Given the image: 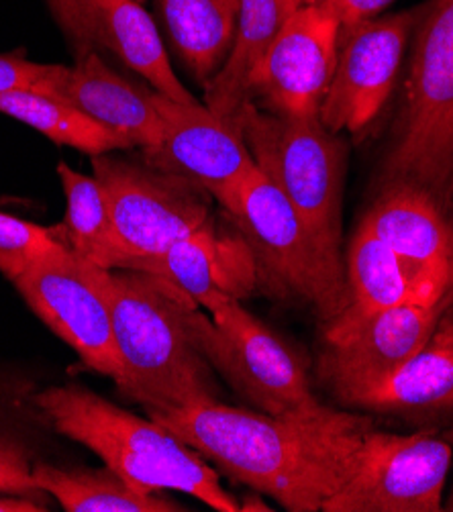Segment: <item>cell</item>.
<instances>
[{"instance_id": "18", "label": "cell", "mask_w": 453, "mask_h": 512, "mask_svg": "<svg viewBox=\"0 0 453 512\" xmlns=\"http://www.w3.org/2000/svg\"><path fill=\"white\" fill-rule=\"evenodd\" d=\"M49 94L121 135L131 149H149L162 139L164 121L156 90L127 82L94 51H82L72 68L58 66Z\"/></svg>"}, {"instance_id": "11", "label": "cell", "mask_w": 453, "mask_h": 512, "mask_svg": "<svg viewBox=\"0 0 453 512\" xmlns=\"http://www.w3.org/2000/svg\"><path fill=\"white\" fill-rule=\"evenodd\" d=\"M451 304L453 292L431 304L411 300L388 306L349 325H323V380L339 400L354 404L423 347Z\"/></svg>"}, {"instance_id": "22", "label": "cell", "mask_w": 453, "mask_h": 512, "mask_svg": "<svg viewBox=\"0 0 453 512\" xmlns=\"http://www.w3.org/2000/svg\"><path fill=\"white\" fill-rule=\"evenodd\" d=\"M345 282V309L323 325H349L388 309V306L411 300L421 302L396 253L364 219L347 247Z\"/></svg>"}, {"instance_id": "26", "label": "cell", "mask_w": 453, "mask_h": 512, "mask_svg": "<svg viewBox=\"0 0 453 512\" xmlns=\"http://www.w3.org/2000/svg\"><path fill=\"white\" fill-rule=\"evenodd\" d=\"M66 194L64 241L84 262L103 270H119L123 253L113 229L105 192L94 176L58 164Z\"/></svg>"}, {"instance_id": "9", "label": "cell", "mask_w": 453, "mask_h": 512, "mask_svg": "<svg viewBox=\"0 0 453 512\" xmlns=\"http://www.w3.org/2000/svg\"><path fill=\"white\" fill-rule=\"evenodd\" d=\"M451 466V445L437 427L411 435L372 429L323 512H439Z\"/></svg>"}, {"instance_id": "17", "label": "cell", "mask_w": 453, "mask_h": 512, "mask_svg": "<svg viewBox=\"0 0 453 512\" xmlns=\"http://www.w3.org/2000/svg\"><path fill=\"white\" fill-rule=\"evenodd\" d=\"M127 270L170 280L207 313L233 300L243 302L258 290L254 253L231 223L225 229L213 221L162 253L133 262Z\"/></svg>"}, {"instance_id": "21", "label": "cell", "mask_w": 453, "mask_h": 512, "mask_svg": "<svg viewBox=\"0 0 453 512\" xmlns=\"http://www.w3.org/2000/svg\"><path fill=\"white\" fill-rule=\"evenodd\" d=\"M284 0H241L237 29L221 70L205 84V105L217 117L237 123L249 102V80L266 56L282 21Z\"/></svg>"}, {"instance_id": "16", "label": "cell", "mask_w": 453, "mask_h": 512, "mask_svg": "<svg viewBox=\"0 0 453 512\" xmlns=\"http://www.w3.org/2000/svg\"><path fill=\"white\" fill-rule=\"evenodd\" d=\"M60 27L82 47L109 51L151 90L176 102H196L182 86L160 31L139 0H47Z\"/></svg>"}, {"instance_id": "23", "label": "cell", "mask_w": 453, "mask_h": 512, "mask_svg": "<svg viewBox=\"0 0 453 512\" xmlns=\"http://www.w3.org/2000/svg\"><path fill=\"white\" fill-rule=\"evenodd\" d=\"M156 5L182 64L205 86L227 60L241 0H156Z\"/></svg>"}, {"instance_id": "6", "label": "cell", "mask_w": 453, "mask_h": 512, "mask_svg": "<svg viewBox=\"0 0 453 512\" xmlns=\"http://www.w3.org/2000/svg\"><path fill=\"white\" fill-rule=\"evenodd\" d=\"M239 131L258 170L288 198L331 258L341 262L345 141L321 119H292L247 102Z\"/></svg>"}, {"instance_id": "14", "label": "cell", "mask_w": 453, "mask_h": 512, "mask_svg": "<svg viewBox=\"0 0 453 512\" xmlns=\"http://www.w3.org/2000/svg\"><path fill=\"white\" fill-rule=\"evenodd\" d=\"M164 129L158 145L141 151L143 162L188 178L211 192H229L258 166L237 123L211 113L205 102H176L154 94Z\"/></svg>"}, {"instance_id": "8", "label": "cell", "mask_w": 453, "mask_h": 512, "mask_svg": "<svg viewBox=\"0 0 453 512\" xmlns=\"http://www.w3.org/2000/svg\"><path fill=\"white\" fill-rule=\"evenodd\" d=\"M123 253L119 270L162 253L215 221V198L200 184L113 153L92 158Z\"/></svg>"}, {"instance_id": "29", "label": "cell", "mask_w": 453, "mask_h": 512, "mask_svg": "<svg viewBox=\"0 0 453 512\" xmlns=\"http://www.w3.org/2000/svg\"><path fill=\"white\" fill-rule=\"evenodd\" d=\"M390 3L394 0H323V5L341 21V27L374 19Z\"/></svg>"}, {"instance_id": "30", "label": "cell", "mask_w": 453, "mask_h": 512, "mask_svg": "<svg viewBox=\"0 0 453 512\" xmlns=\"http://www.w3.org/2000/svg\"><path fill=\"white\" fill-rule=\"evenodd\" d=\"M49 506L29 498L0 496V512H47Z\"/></svg>"}, {"instance_id": "33", "label": "cell", "mask_w": 453, "mask_h": 512, "mask_svg": "<svg viewBox=\"0 0 453 512\" xmlns=\"http://www.w3.org/2000/svg\"><path fill=\"white\" fill-rule=\"evenodd\" d=\"M139 3H145V0H139Z\"/></svg>"}, {"instance_id": "20", "label": "cell", "mask_w": 453, "mask_h": 512, "mask_svg": "<svg viewBox=\"0 0 453 512\" xmlns=\"http://www.w3.org/2000/svg\"><path fill=\"white\" fill-rule=\"evenodd\" d=\"M35 384L15 370L0 368V496L37 500L33 468L43 459L47 433L54 431L35 402Z\"/></svg>"}, {"instance_id": "31", "label": "cell", "mask_w": 453, "mask_h": 512, "mask_svg": "<svg viewBox=\"0 0 453 512\" xmlns=\"http://www.w3.org/2000/svg\"><path fill=\"white\" fill-rule=\"evenodd\" d=\"M437 431L443 435V439L451 445V451H453V419H451V421H447L441 429L437 427ZM443 510H453V488H451V494H449L447 502L443 504Z\"/></svg>"}, {"instance_id": "32", "label": "cell", "mask_w": 453, "mask_h": 512, "mask_svg": "<svg viewBox=\"0 0 453 512\" xmlns=\"http://www.w3.org/2000/svg\"><path fill=\"white\" fill-rule=\"evenodd\" d=\"M321 3H323V0H284L288 15L296 9H300V7H311V5H321Z\"/></svg>"}, {"instance_id": "2", "label": "cell", "mask_w": 453, "mask_h": 512, "mask_svg": "<svg viewBox=\"0 0 453 512\" xmlns=\"http://www.w3.org/2000/svg\"><path fill=\"white\" fill-rule=\"evenodd\" d=\"M107 300L121 374L117 390L147 415L219 400L217 372L194 335L200 306L170 280L94 266Z\"/></svg>"}, {"instance_id": "25", "label": "cell", "mask_w": 453, "mask_h": 512, "mask_svg": "<svg viewBox=\"0 0 453 512\" xmlns=\"http://www.w3.org/2000/svg\"><path fill=\"white\" fill-rule=\"evenodd\" d=\"M0 113L29 125L58 145L74 147L92 158L131 149V145L115 131L96 123L72 107L70 102L45 92L3 90L0 92Z\"/></svg>"}, {"instance_id": "7", "label": "cell", "mask_w": 453, "mask_h": 512, "mask_svg": "<svg viewBox=\"0 0 453 512\" xmlns=\"http://www.w3.org/2000/svg\"><path fill=\"white\" fill-rule=\"evenodd\" d=\"M194 335L215 372L262 413L288 417L325 408L313 394L300 355L243 302H227L209 315L200 311Z\"/></svg>"}, {"instance_id": "4", "label": "cell", "mask_w": 453, "mask_h": 512, "mask_svg": "<svg viewBox=\"0 0 453 512\" xmlns=\"http://www.w3.org/2000/svg\"><path fill=\"white\" fill-rule=\"evenodd\" d=\"M386 184L419 188L453 217V0L423 5Z\"/></svg>"}, {"instance_id": "3", "label": "cell", "mask_w": 453, "mask_h": 512, "mask_svg": "<svg viewBox=\"0 0 453 512\" xmlns=\"http://www.w3.org/2000/svg\"><path fill=\"white\" fill-rule=\"evenodd\" d=\"M52 429L96 453L105 466L145 492H186L219 512L241 504L196 449L154 419H141L82 384L35 392Z\"/></svg>"}, {"instance_id": "24", "label": "cell", "mask_w": 453, "mask_h": 512, "mask_svg": "<svg viewBox=\"0 0 453 512\" xmlns=\"http://www.w3.org/2000/svg\"><path fill=\"white\" fill-rule=\"evenodd\" d=\"M33 482L39 492L54 498L66 512H182L180 502L160 492H145L111 468L68 470L47 459L35 464Z\"/></svg>"}, {"instance_id": "1", "label": "cell", "mask_w": 453, "mask_h": 512, "mask_svg": "<svg viewBox=\"0 0 453 512\" xmlns=\"http://www.w3.org/2000/svg\"><path fill=\"white\" fill-rule=\"evenodd\" d=\"M235 482L290 512H317L356 466L372 421L325 406L313 415H268L219 400L147 415Z\"/></svg>"}, {"instance_id": "12", "label": "cell", "mask_w": 453, "mask_h": 512, "mask_svg": "<svg viewBox=\"0 0 453 512\" xmlns=\"http://www.w3.org/2000/svg\"><path fill=\"white\" fill-rule=\"evenodd\" d=\"M13 286L29 309L92 370L117 382L121 362L113 323L94 266L62 243L25 270Z\"/></svg>"}, {"instance_id": "27", "label": "cell", "mask_w": 453, "mask_h": 512, "mask_svg": "<svg viewBox=\"0 0 453 512\" xmlns=\"http://www.w3.org/2000/svg\"><path fill=\"white\" fill-rule=\"evenodd\" d=\"M62 243L54 229L0 211V274L11 284Z\"/></svg>"}, {"instance_id": "28", "label": "cell", "mask_w": 453, "mask_h": 512, "mask_svg": "<svg viewBox=\"0 0 453 512\" xmlns=\"http://www.w3.org/2000/svg\"><path fill=\"white\" fill-rule=\"evenodd\" d=\"M56 72V64H35L21 54H0V92L37 90L49 94Z\"/></svg>"}, {"instance_id": "5", "label": "cell", "mask_w": 453, "mask_h": 512, "mask_svg": "<svg viewBox=\"0 0 453 512\" xmlns=\"http://www.w3.org/2000/svg\"><path fill=\"white\" fill-rule=\"evenodd\" d=\"M215 202L254 253L258 290L307 304L323 323L345 309V264L331 258L258 168Z\"/></svg>"}, {"instance_id": "13", "label": "cell", "mask_w": 453, "mask_h": 512, "mask_svg": "<svg viewBox=\"0 0 453 512\" xmlns=\"http://www.w3.org/2000/svg\"><path fill=\"white\" fill-rule=\"evenodd\" d=\"M341 21L321 5L300 7L280 25L249 80V102L292 119H319L339 51Z\"/></svg>"}, {"instance_id": "15", "label": "cell", "mask_w": 453, "mask_h": 512, "mask_svg": "<svg viewBox=\"0 0 453 512\" xmlns=\"http://www.w3.org/2000/svg\"><path fill=\"white\" fill-rule=\"evenodd\" d=\"M364 221L396 253L421 302L453 292V217L429 194L386 184Z\"/></svg>"}, {"instance_id": "19", "label": "cell", "mask_w": 453, "mask_h": 512, "mask_svg": "<svg viewBox=\"0 0 453 512\" xmlns=\"http://www.w3.org/2000/svg\"><path fill=\"white\" fill-rule=\"evenodd\" d=\"M351 406L370 411L453 419V304L423 347L392 376L366 390Z\"/></svg>"}, {"instance_id": "10", "label": "cell", "mask_w": 453, "mask_h": 512, "mask_svg": "<svg viewBox=\"0 0 453 512\" xmlns=\"http://www.w3.org/2000/svg\"><path fill=\"white\" fill-rule=\"evenodd\" d=\"M423 5L341 27L337 66L319 113L333 133L364 135L388 102Z\"/></svg>"}]
</instances>
